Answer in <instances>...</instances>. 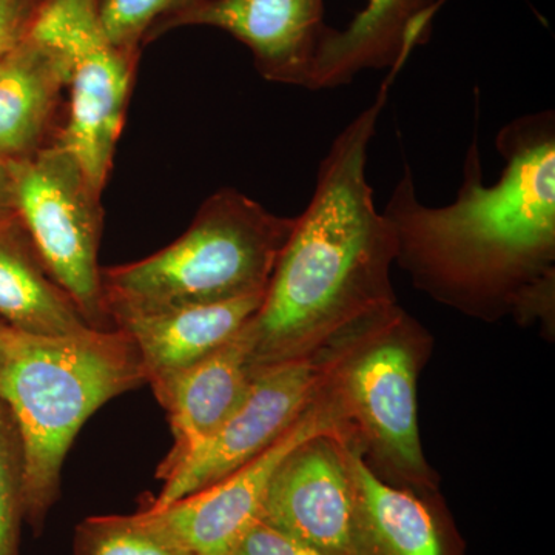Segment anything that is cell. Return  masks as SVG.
Listing matches in <instances>:
<instances>
[{
	"instance_id": "6da1fadb",
	"label": "cell",
	"mask_w": 555,
	"mask_h": 555,
	"mask_svg": "<svg viewBox=\"0 0 555 555\" xmlns=\"http://www.w3.org/2000/svg\"><path fill=\"white\" fill-rule=\"evenodd\" d=\"M495 147L505 169L486 185L476 131L449 206L423 204L404 166L383 210L396 235V264L416 291L462 315L540 321L554 334L555 113L511 120Z\"/></svg>"
},
{
	"instance_id": "7a4b0ae2",
	"label": "cell",
	"mask_w": 555,
	"mask_h": 555,
	"mask_svg": "<svg viewBox=\"0 0 555 555\" xmlns=\"http://www.w3.org/2000/svg\"><path fill=\"white\" fill-rule=\"evenodd\" d=\"M390 80L332 142L261 306L241 328L255 378L317 356L358 321L397 302L390 276L396 235L375 207L366 173Z\"/></svg>"
},
{
	"instance_id": "3957f363",
	"label": "cell",
	"mask_w": 555,
	"mask_h": 555,
	"mask_svg": "<svg viewBox=\"0 0 555 555\" xmlns=\"http://www.w3.org/2000/svg\"><path fill=\"white\" fill-rule=\"evenodd\" d=\"M145 385L137 347L124 332L33 337L11 331L0 352V400L25 454V520L42 531L60 499L62 466L98 409Z\"/></svg>"
},
{
	"instance_id": "277c9868",
	"label": "cell",
	"mask_w": 555,
	"mask_h": 555,
	"mask_svg": "<svg viewBox=\"0 0 555 555\" xmlns=\"http://www.w3.org/2000/svg\"><path fill=\"white\" fill-rule=\"evenodd\" d=\"M433 345L427 328L396 302L323 350V390L346 440L386 483L426 492L440 491L418 427V378Z\"/></svg>"
},
{
	"instance_id": "5b68a950",
	"label": "cell",
	"mask_w": 555,
	"mask_h": 555,
	"mask_svg": "<svg viewBox=\"0 0 555 555\" xmlns=\"http://www.w3.org/2000/svg\"><path fill=\"white\" fill-rule=\"evenodd\" d=\"M294 225L295 218L278 217L236 189L218 190L169 246L102 269L112 326L120 318L264 294Z\"/></svg>"
},
{
	"instance_id": "8992f818",
	"label": "cell",
	"mask_w": 555,
	"mask_h": 555,
	"mask_svg": "<svg viewBox=\"0 0 555 555\" xmlns=\"http://www.w3.org/2000/svg\"><path fill=\"white\" fill-rule=\"evenodd\" d=\"M9 167L16 217L43 266L91 328L113 331L98 261L102 193L56 139L30 158L11 160Z\"/></svg>"
},
{
	"instance_id": "52a82bcc",
	"label": "cell",
	"mask_w": 555,
	"mask_h": 555,
	"mask_svg": "<svg viewBox=\"0 0 555 555\" xmlns=\"http://www.w3.org/2000/svg\"><path fill=\"white\" fill-rule=\"evenodd\" d=\"M27 36L60 51L69 65L67 122L56 141L104 192L115 158L139 56L113 47L100 0H40Z\"/></svg>"
},
{
	"instance_id": "ba28073f",
	"label": "cell",
	"mask_w": 555,
	"mask_h": 555,
	"mask_svg": "<svg viewBox=\"0 0 555 555\" xmlns=\"http://www.w3.org/2000/svg\"><path fill=\"white\" fill-rule=\"evenodd\" d=\"M323 433L345 436L323 387L308 411L262 454L203 491L141 516L160 535L193 555H235L241 540L259 518L269 486L292 449Z\"/></svg>"
},
{
	"instance_id": "9c48e42d",
	"label": "cell",
	"mask_w": 555,
	"mask_h": 555,
	"mask_svg": "<svg viewBox=\"0 0 555 555\" xmlns=\"http://www.w3.org/2000/svg\"><path fill=\"white\" fill-rule=\"evenodd\" d=\"M323 350L259 374L238 412L173 476L163 481L159 494L144 511H159L203 491L280 440L320 392L324 377Z\"/></svg>"
},
{
	"instance_id": "30bf717a",
	"label": "cell",
	"mask_w": 555,
	"mask_h": 555,
	"mask_svg": "<svg viewBox=\"0 0 555 555\" xmlns=\"http://www.w3.org/2000/svg\"><path fill=\"white\" fill-rule=\"evenodd\" d=\"M353 448L323 433L292 449L272 478L262 524L324 555H356Z\"/></svg>"
},
{
	"instance_id": "8fae6325",
	"label": "cell",
	"mask_w": 555,
	"mask_h": 555,
	"mask_svg": "<svg viewBox=\"0 0 555 555\" xmlns=\"http://www.w3.org/2000/svg\"><path fill=\"white\" fill-rule=\"evenodd\" d=\"M193 25L218 28L244 43L262 78L305 89H312L318 49L331 28L324 0H199L158 25L149 42Z\"/></svg>"
},
{
	"instance_id": "7c38bea8",
	"label": "cell",
	"mask_w": 555,
	"mask_h": 555,
	"mask_svg": "<svg viewBox=\"0 0 555 555\" xmlns=\"http://www.w3.org/2000/svg\"><path fill=\"white\" fill-rule=\"evenodd\" d=\"M352 448L356 555H465L440 491L386 483Z\"/></svg>"
},
{
	"instance_id": "4fadbf2b",
	"label": "cell",
	"mask_w": 555,
	"mask_h": 555,
	"mask_svg": "<svg viewBox=\"0 0 555 555\" xmlns=\"http://www.w3.org/2000/svg\"><path fill=\"white\" fill-rule=\"evenodd\" d=\"M255 377L241 331L195 366L190 367L160 396L169 414L173 447L160 462L156 477L167 480L211 440L247 400Z\"/></svg>"
},
{
	"instance_id": "5bb4252c",
	"label": "cell",
	"mask_w": 555,
	"mask_h": 555,
	"mask_svg": "<svg viewBox=\"0 0 555 555\" xmlns=\"http://www.w3.org/2000/svg\"><path fill=\"white\" fill-rule=\"evenodd\" d=\"M264 294L120 318L113 327L137 347L145 385L160 396L190 367L224 346L261 306Z\"/></svg>"
},
{
	"instance_id": "9a60e30c",
	"label": "cell",
	"mask_w": 555,
	"mask_h": 555,
	"mask_svg": "<svg viewBox=\"0 0 555 555\" xmlns=\"http://www.w3.org/2000/svg\"><path fill=\"white\" fill-rule=\"evenodd\" d=\"M437 0H367L345 30L328 28L313 65L312 89L352 82L363 69L396 75L412 51L426 43Z\"/></svg>"
},
{
	"instance_id": "2e32d148",
	"label": "cell",
	"mask_w": 555,
	"mask_h": 555,
	"mask_svg": "<svg viewBox=\"0 0 555 555\" xmlns=\"http://www.w3.org/2000/svg\"><path fill=\"white\" fill-rule=\"evenodd\" d=\"M68 83L67 60L30 36L0 60V160L30 158L53 142L50 133Z\"/></svg>"
},
{
	"instance_id": "e0dca14e",
	"label": "cell",
	"mask_w": 555,
	"mask_h": 555,
	"mask_svg": "<svg viewBox=\"0 0 555 555\" xmlns=\"http://www.w3.org/2000/svg\"><path fill=\"white\" fill-rule=\"evenodd\" d=\"M0 320L33 337L94 331L50 275L17 217L0 222Z\"/></svg>"
},
{
	"instance_id": "ac0fdd59",
	"label": "cell",
	"mask_w": 555,
	"mask_h": 555,
	"mask_svg": "<svg viewBox=\"0 0 555 555\" xmlns=\"http://www.w3.org/2000/svg\"><path fill=\"white\" fill-rule=\"evenodd\" d=\"M75 555H193L160 535L141 513L89 517L78 525Z\"/></svg>"
},
{
	"instance_id": "d6986e66",
	"label": "cell",
	"mask_w": 555,
	"mask_h": 555,
	"mask_svg": "<svg viewBox=\"0 0 555 555\" xmlns=\"http://www.w3.org/2000/svg\"><path fill=\"white\" fill-rule=\"evenodd\" d=\"M24 520V447L9 406L0 400V555H20Z\"/></svg>"
},
{
	"instance_id": "ffe728a7",
	"label": "cell",
	"mask_w": 555,
	"mask_h": 555,
	"mask_svg": "<svg viewBox=\"0 0 555 555\" xmlns=\"http://www.w3.org/2000/svg\"><path fill=\"white\" fill-rule=\"evenodd\" d=\"M199 0H100L102 28L108 42L127 53L141 54L158 25Z\"/></svg>"
},
{
	"instance_id": "44dd1931",
	"label": "cell",
	"mask_w": 555,
	"mask_h": 555,
	"mask_svg": "<svg viewBox=\"0 0 555 555\" xmlns=\"http://www.w3.org/2000/svg\"><path fill=\"white\" fill-rule=\"evenodd\" d=\"M235 555H324L257 521L241 540Z\"/></svg>"
},
{
	"instance_id": "7402d4cb",
	"label": "cell",
	"mask_w": 555,
	"mask_h": 555,
	"mask_svg": "<svg viewBox=\"0 0 555 555\" xmlns=\"http://www.w3.org/2000/svg\"><path fill=\"white\" fill-rule=\"evenodd\" d=\"M40 0H0V60L27 36Z\"/></svg>"
},
{
	"instance_id": "603a6c76",
	"label": "cell",
	"mask_w": 555,
	"mask_h": 555,
	"mask_svg": "<svg viewBox=\"0 0 555 555\" xmlns=\"http://www.w3.org/2000/svg\"><path fill=\"white\" fill-rule=\"evenodd\" d=\"M16 217L9 163L0 160V222Z\"/></svg>"
},
{
	"instance_id": "cb8c5ba5",
	"label": "cell",
	"mask_w": 555,
	"mask_h": 555,
	"mask_svg": "<svg viewBox=\"0 0 555 555\" xmlns=\"http://www.w3.org/2000/svg\"><path fill=\"white\" fill-rule=\"evenodd\" d=\"M11 331H13V328L0 320V352H2V347L5 345L7 338L10 337Z\"/></svg>"
}]
</instances>
